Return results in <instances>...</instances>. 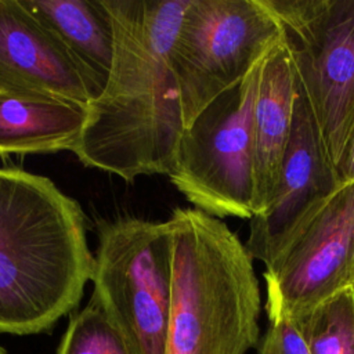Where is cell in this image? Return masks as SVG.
Wrapping results in <instances>:
<instances>
[{
  "label": "cell",
  "mask_w": 354,
  "mask_h": 354,
  "mask_svg": "<svg viewBox=\"0 0 354 354\" xmlns=\"http://www.w3.org/2000/svg\"><path fill=\"white\" fill-rule=\"evenodd\" d=\"M189 1L104 0L113 25V62L72 151L84 166L130 183L170 174L185 129L170 51Z\"/></svg>",
  "instance_id": "6da1fadb"
},
{
  "label": "cell",
  "mask_w": 354,
  "mask_h": 354,
  "mask_svg": "<svg viewBox=\"0 0 354 354\" xmlns=\"http://www.w3.org/2000/svg\"><path fill=\"white\" fill-rule=\"evenodd\" d=\"M87 230L50 178L0 167V332L41 333L77 307L94 267Z\"/></svg>",
  "instance_id": "7a4b0ae2"
},
{
  "label": "cell",
  "mask_w": 354,
  "mask_h": 354,
  "mask_svg": "<svg viewBox=\"0 0 354 354\" xmlns=\"http://www.w3.org/2000/svg\"><path fill=\"white\" fill-rule=\"evenodd\" d=\"M165 354H246L260 340V285L245 243L217 217L176 207Z\"/></svg>",
  "instance_id": "3957f363"
},
{
  "label": "cell",
  "mask_w": 354,
  "mask_h": 354,
  "mask_svg": "<svg viewBox=\"0 0 354 354\" xmlns=\"http://www.w3.org/2000/svg\"><path fill=\"white\" fill-rule=\"evenodd\" d=\"M93 296L133 354H165L173 242L166 221L122 216L97 223Z\"/></svg>",
  "instance_id": "277c9868"
},
{
  "label": "cell",
  "mask_w": 354,
  "mask_h": 354,
  "mask_svg": "<svg viewBox=\"0 0 354 354\" xmlns=\"http://www.w3.org/2000/svg\"><path fill=\"white\" fill-rule=\"evenodd\" d=\"M264 58L184 129L167 176L195 209L217 218L254 216L253 112Z\"/></svg>",
  "instance_id": "5b68a950"
},
{
  "label": "cell",
  "mask_w": 354,
  "mask_h": 354,
  "mask_svg": "<svg viewBox=\"0 0 354 354\" xmlns=\"http://www.w3.org/2000/svg\"><path fill=\"white\" fill-rule=\"evenodd\" d=\"M281 39L264 0H191L170 51L184 127L245 79Z\"/></svg>",
  "instance_id": "8992f818"
},
{
  "label": "cell",
  "mask_w": 354,
  "mask_h": 354,
  "mask_svg": "<svg viewBox=\"0 0 354 354\" xmlns=\"http://www.w3.org/2000/svg\"><path fill=\"white\" fill-rule=\"evenodd\" d=\"M336 165L354 123V0H264Z\"/></svg>",
  "instance_id": "52a82bcc"
},
{
  "label": "cell",
  "mask_w": 354,
  "mask_h": 354,
  "mask_svg": "<svg viewBox=\"0 0 354 354\" xmlns=\"http://www.w3.org/2000/svg\"><path fill=\"white\" fill-rule=\"evenodd\" d=\"M263 277L268 319H290L354 285V181L300 227Z\"/></svg>",
  "instance_id": "ba28073f"
},
{
  "label": "cell",
  "mask_w": 354,
  "mask_h": 354,
  "mask_svg": "<svg viewBox=\"0 0 354 354\" xmlns=\"http://www.w3.org/2000/svg\"><path fill=\"white\" fill-rule=\"evenodd\" d=\"M340 185L335 163L297 84L290 136L272 198L250 218L245 242L250 257L264 266L270 264Z\"/></svg>",
  "instance_id": "9c48e42d"
},
{
  "label": "cell",
  "mask_w": 354,
  "mask_h": 354,
  "mask_svg": "<svg viewBox=\"0 0 354 354\" xmlns=\"http://www.w3.org/2000/svg\"><path fill=\"white\" fill-rule=\"evenodd\" d=\"M0 88L83 106L94 100L80 65L19 0H0Z\"/></svg>",
  "instance_id": "30bf717a"
},
{
  "label": "cell",
  "mask_w": 354,
  "mask_h": 354,
  "mask_svg": "<svg viewBox=\"0 0 354 354\" xmlns=\"http://www.w3.org/2000/svg\"><path fill=\"white\" fill-rule=\"evenodd\" d=\"M297 83L281 39L266 55L253 112L254 214L271 201L292 129Z\"/></svg>",
  "instance_id": "8fae6325"
},
{
  "label": "cell",
  "mask_w": 354,
  "mask_h": 354,
  "mask_svg": "<svg viewBox=\"0 0 354 354\" xmlns=\"http://www.w3.org/2000/svg\"><path fill=\"white\" fill-rule=\"evenodd\" d=\"M19 1L71 53L97 100L108 83L115 50L112 18L104 0Z\"/></svg>",
  "instance_id": "7c38bea8"
},
{
  "label": "cell",
  "mask_w": 354,
  "mask_h": 354,
  "mask_svg": "<svg viewBox=\"0 0 354 354\" xmlns=\"http://www.w3.org/2000/svg\"><path fill=\"white\" fill-rule=\"evenodd\" d=\"M87 106L0 88V153L73 151Z\"/></svg>",
  "instance_id": "4fadbf2b"
},
{
  "label": "cell",
  "mask_w": 354,
  "mask_h": 354,
  "mask_svg": "<svg viewBox=\"0 0 354 354\" xmlns=\"http://www.w3.org/2000/svg\"><path fill=\"white\" fill-rule=\"evenodd\" d=\"M289 321L311 354H354L353 286Z\"/></svg>",
  "instance_id": "5bb4252c"
},
{
  "label": "cell",
  "mask_w": 354,
  "mask_h": 354,
  "mask_svg": "<svg viewBox=\"0 0 354 354\" xmlns=\"http://www.w3.org/2000/svg\"><path fill=\"white\" fill-rule=\"evenodd\" d=\"M57 354H133L122 333L91 299L71 317Z\"/></svg>",
  "instance_id": "9a60e30c"
},
{
  "label": "cell",
  "mask_w": 354,
  "mask_h": 354,
  "mask_svg": "<svg viewBox=\"0 0 354 354\" xmlns=\"http://www.w3.org/2000/svg\"><path fill=\"white\" fill-rule=\"evenodd\" d=\"M268 322L266 333L256 346V354H311L289 319L274 317Z\"/></svg>",
  "instance_id": "2e32d148"
},
{
  "label": "cell",
  "mask_w": 354,
  "mask_h": 354,
  "mask_svg": "<svg viewBox=\"0 0 354 354\" xmlns=\"http://www.w3.org/2000/svg\"><path fill=\"white\" fill-rule=\"evenodd\" d=\"M337 177L342 184L354 181V123L343 145L339 160L335 165Z\"/></svg>",
  "instance_id": "e0dca14e"
},
{
  "label": "cell",
  "mask_w": 354,
  "mask_h": 354,
  "mask_svg": "<svg viewBox=\"0 0 354 354\" xmlns=\"http://www.w3.org/2000/svg\"><path fill=\"white\" fill-rule=\"evenodd\" d=\"M0 354H7V351L0 346Z\"/></svg>",
  "instance_id": "ac0fdd59"
},
{
  "label": "cell",
  "mask_w": 354,
  "mask_h": 354,
  "mask_svg": "<svg viewBox=\"0 0 354 354\" xmlns=\"http://www.w3.org/2000/svg\"><path fill=\"white\" fill-rule=\"evenodd\" d=\"M353 289H354V285H353Z\"/></svg>",
  "instance_id": "d6986e66"
}]
</instances>
